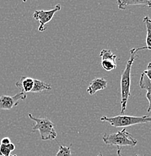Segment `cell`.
Segmentation results:
<instances>
[{
    "instance_id": "1",
    "label": "cell",
    "mask_w": 151,
    "mask_h": 156,
    "mask_svg": "<svg viewBox=\"0 0 151 156\" xmlns=\"http://www.w3.org/2000/svg\"><path fill=\"white\" fill-rule=\"evenodd\" d=\"M145 47L140 48H133L130 50L131 56L126 63V68L123 71L120 80V90H121V112L120 114H124L126 109L128 100L130 96V84H131V70L133 62L138 58L137 53L141 50H145Z\"/></svg>"
},
{
    "instance_id": "2",
    "label": "cell",
    "mask_w": 151,
    "mask_h": 156,
    "mask_svg": "<svg viewBox=\"0 0 151 156\" xmlns=\"http://www.w3.org/2000/svg\"><path fill=\"white\" fill-rule=\"evenodd\" d=\"M100 121L108 122L111 126L115 128H125L135 125L151 122V116H131L125 115H120L113 117L102 116L100 119Z\"/></svg>"
},
{
    "instance_id": "3",
    "label": "cell",
    "mask_w": 151,
    "mask_h": 156,
    "mask_svg": "<svg viewBox=\"0 0 151 156\" xmlns=\"http://www.w3.org/2000/svg\"><path fill=\"white\" fill-rule=\"evenodd\" d=\"M102 140L107 145L115 146H131L134 147L137 145L138 140L126 131V128H123L122 131L111 134H104L102 136Z\"/></svg>"
},
{
    "instance_id": "4",
    "label": "cell",
    "mask_w": 151,
    "mask_h": 156,
    "mask_svg": "<svg viewBox=\"0 0 151 156\" xmlns=\"http://www.w3.org/2000/svg\"><path fill=\"white\" fill-rule=\"evenodd\" d=\"M29 117L32 120L35 122V126L32 128V131H38L40 133L41 138L42 140H55L56 137V131L54 129V124L48 118H36L31 113H29Z\"/></svg>"
},
{
    "instance_id": "5",
    "label": "cell",
    "mask_w": 151,
    "mask_h": 156,
    "mask_svg": "<svg viewBox=\"0 0 151 156\" xmlns=\"http://www.w3.org/2000/svg\"><path fill=\"white\" fill-rule=\"evenodd\" d=\"M61 10V5L59 4L56 5L53 9L48 10V11H44V10H40V11H35L33 14V18L39 22V27H38V31L39 32H43L45 31V24L49 23L53 16Z\"/></svg>"
},
{
    "instance_id": "6",
    "label": "cell",
    "mask_w": 151,
    "mask_h": 156,
    "mask_svg": "<svg viewBox=\"0 0 151 156\" xmlns=\"http://www.w3.org/2000/svg\"><path fill=\"white\" fill-rule=\"evenodd\" d=\"M27 98V94L19 92L14 96L2 95L0 97V110H11L13 107L17 106L20 101H23Z\"/></svg>"
},
{
    "instance_id": "7",
    "label": "cell",
    "mask_w": 151,
    "mask_h": 156,
    "mask_svg": "<svg viewBox=\"0 0 151 156\" xmlns=\"http://www.w3.org/2000/svg\"><path fill=\"white\" fill-rule=\"evenodd\" d=\"M107 84H108V81L104 79V78H95L90 83L87 91L89 95H93L99 91L105 89L107 87Z\"/></svg>"
},
{
    "instance_id": "8",
    "label": "cell",
    "mask_w": 151,
    "mask_h": 156,
    "mask_svg": "<svg viewBox=\"0 0 151 156\" xmlns=\"http://www.w3.org/2000/svg\"><path fill=\"white\" fill-rule=\"evenodd\" d=\"M139 85L142 89H145L147 90V94H146V97H147V100L149 101V106L147 108V113L151 112V82L148 77L142 73L141 75L140 81H139Z\"/></svg>"
},
{
    "instance_id": "9",
    "label": "cell",
    "mask_w": 151,
    "mask_h": 156,
    "mask_svg": "<svg viewBox=\"0 0 151 156\" xmlns=\"http://www.w3.org/2000/svg\"><path fill=\"white\" fill-rule=\"evenodd\" d=\"M15 86L21 91V92L27 94L31 92L34 86V79L32 77H22L19 81L15 83Z\"/></svg>"
},
{
    "instance_id": "10",
    "label": "cell",
    "mask_w": 151,
    "mask_h": 156,
    "mask_svg": "<svg viewBox=\"0 0 151 156\" xmlns=\"http://www.w3.org/2000/svg\"><path fill=\"white\" fill-rule=\"evenodd\" d=\"M130 5H147L151 8V0H122L118 8L120 10H125Z\"/></svg>"
},
{
    "instance_id": "11",
    "label": "cell",
    "mask_w": 151,
    "mask_h": 156,
    "mask_svg": "<svg viewBox=\"0 0 151 156\" xmlns=\"http://www.w3.org/2000/svg\"><path fill=\"white\" fill-rule=\"evenodd\" d=\"M52 89L51 86L50 84L46 83L44 81L39 80H34V86L31 92H41L44 91H50Z\"/></svg>"
},
{
    "instance_id": "12",
    "label": "cell",
    "mask_w": 151,
    "mask_h": 156,
    "mask_svg": "<svg viewBox=\"0 0 151 156\" xmlns=\"http://www.w3.org/2000/svg\"><path fill=\"white\" fill-rule=\"evenodd\" d=\"M144 23L147 28V37H146V50H151V20L146 16L144 18Z\"/></svg>"
},
{
    "instance_id": "13",
    "label": "cell",
    "mask_w": 151,
    "mask_h": 156,
    "mask_svg": "<svg viewBox=\"0 0 151 156\" xmlns=\"http://www.w3.org/2000/svg\"><path fill=\"white\" fill-rule=\"evenodd\" d=\"M15 149V146L12 143L9 145H0V156H10L11 152Z\"/></svg>"
},
{
    "instance_id": "14",
    "label": "cell",
    "mask_w": 151,
    "mask_h": 156,
    "mask_svg": "<svg viewBox=\"0 0 151 156\" xmlns=\"http://www.w3.org/2000/svg\"><path fill=\"white\" fill-rule=\"evenodd\" d=\"M100 57L102 58V60H111V61H116L117 56L113 53L110 50H102L100 52L99 54Z\"/></svg>"
},
{
    "instance_id": "15",
    "label": "cell",
    "mask_w": 151,
    "mask_h": 156,
    "mask_svg": "<svg viewBox=\"0 0 151 156\" xmlns=\"http://www.w3.org/2000/svg\"><path fill=\"white\" fill-rule=\"evenodd\" d=\"M102 68L107 71H111L113 70L116 69L117 65L116 61H111V60H102Z\"/></svg>"
},
{
    "instance_id": "16",
    "label": "cell",
    "mask_w": 151,
    "mask_h": 156,
    "mask_svg": "<svg viewBox=\"0 0 151 156\" xmlns=\"http://www.w3.org/2000/svg\"><path fill=\"white\" fill-rule=\"evenodd\" d=\"M56 156H71L70 146H64L59 145V151Z\"/></svg>"
},
{
    "instance_id": "17",
    "label": "cell",
    "mask_w": 151,
    "mask_h": 156,
    "mask_svg": "<svg viewBox=\"0 0 151 156\" xmlns=\"http://www.w3.org/2000/svg\"><path fill=\"white\" fill-rule=\"evenodd\" d=\"M143 73L148 77V79L150 80H151V62H150L147 65V69H146Z\"/></svg>"
},
{
    "instance_id": "18",
    "label": "cell",
    "mask_w": 151,
    "mask_h": 156,
    "mask_svg": "<svg viewBox=\"0 0 151 156\" xmlns=\"http://www.w3.org/2000/svg\"><path fill=\"white\" fill-rule=\"evenodd\" d=\"M0 144L2 145H9V144H11V140L9 137H4L1 140Z\"/></svg>"
},
{
    "instance_id": "19",
    "label": "cell",
    "mask_w": 151,
    "mask_h": 156,
    "mask_svg": "<svg viewBox=\"0 0 151 156\" xmlns=\"http://www.w3.org/2000/svg\"><path fill=\"white\" fill-rule=\"evenodd\" d=\"M117 156H123V155L121 154V151L120 148H118L117 151Z\"/></svg>"
},
{
    "instance_id": "20",
    "label": "cell",
    "mask_w": 151,
    "mask_h": 156,
    "mask_svg": "<svg viewBox=\"0 0 151 156\" xmlns=\"http://www.w3.org/2000/svg\"><path fill=\"white\" fill-rule=\"evenodd\" d=\"M117 5H119V4H120V3H121L122 0H117Z\"/></svg>"
},
{
    "instance_id": "21",
    "label": "cell",
    "mask_w": 151,
    "mask_h": 156,
    "mask_svg": "<svg viewBox=\"0 0 151 156\" xmlns=\"http://www.w3.org/2000/svg\"><path fill=\"white\" fill-rule=\"evenodd\" d=\"M98 156H102V154H99V155H98Z\"/></svg>"
},
{
    "instance_id": "22",
    "label": "cell",
    "mask_w": 151,
    "mask_h": 156,
    "mask_svg": "<svg viewBox=\"0 0 151 156\" xmlns=\"http://www.w3.org/2000/svg\"><path fill=\"white\" fill-rule=\"evenodd\" d=\"M10 156H17L16 155H10Z\"/></svg>"
},
{
    "instance_id": "23",
    "label": "cell",
    "mask_w": 151,
    "mask_h": 156,
    "mask_svg": "<svg viewBox=\"0 0 151 156\" xmlns=\"http://www.w3.org/2000/svg\"><path fill=\"white\" fill-rule=\"evenodd\" d=\"M136 156H140V155H136Z\"/></svg>"
}]
</instances>
